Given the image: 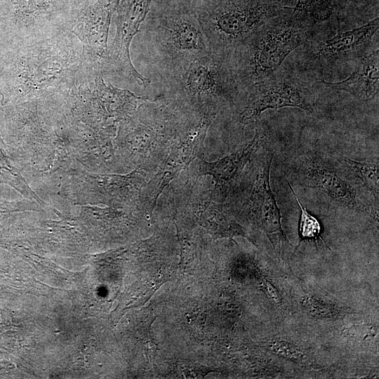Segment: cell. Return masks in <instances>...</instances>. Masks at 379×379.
Here are the masks:
<instances>
[{
  "mask_svg": "<svg viewBox=\"0 0 379 379\" xmlns=\"http://www.w3.org/2000/svg\"><path fill=\"white\" fill-rule=\"evenodd\" d=\"M142 25L151 61L162 81L211 53L192 3L187 0H152Z\"/></svg>",
  "mask_w": 379,
  "mask_h": 379,
  "instance_id": "cell-1",
  "label": "cell"
},
{
  "mask_svg": "<svg viewBox=\"0 0 379 379\" xmlns=\"http://www.w3.org/2000/svg\"><path fill=\"white\" fill-rule=\"evenodd\" d=\"M292 8L264 25L226 55L239 93L278 70L284 60L310 38L314 27L295 17Z\"/></svg>",
  "mask_w": 379,
  "mask_h": 379,
  "instance_id": "cell-2",
  "label": "cell"
},
{
  "mask_svg": "<svg viewBox=\"0 0 379 379\" xmlns=\"http://www.w3.org/2000/svg\"><path fill=\"white\" fill-rule=\"evenodd\" d=\"M192 7L211 52L222 55L292 8L282 0H192Z\"/></svg>",
  "mask_w": 379,
  "mask_h": 379,
  "instance_id": "cell-3",
  "label": "cell"
},
{
  "mask_svg": "<svg viewBox=\"0 0 379 379\" xmlns=\"http://www.w3.org/2000/svg\"><path fill=\"white\" fill-rule=\"evenodd\" d=\"M162 81L164 98L218 112L230 109L239 94L227 55L213 52L194 60L180 73Z\"/></svg>",
  "mask_w": 379,
  "mask_h": 379,
  "instance_id": "cell-4",
  "label": "cell"
},
{
  "mask_svg": "<svg viewBox=\"0 0 379 379\" xmlns=\"http://www.w3.org/2000/svg\"><path fill=\"white\" fill-rule=\"evenodd\" d=\"M314 103V86L280 67L266 79L239 93L230 109L231 124L241 132L258 121L260 114L267 109L296 107L311 113Z\"/></svg>",
  "mask_w": 379,
  "mask_h": 379,
  "instance_id": "cell-5",
  "label": "cell"
},
{
  "mask_svg": "<svg viewBox=\"0 0 379 379\" xmlns=\"http://www.w3.org/2000/svg\"><path fill=\"white\" fill-rule=\"evenodd\" d=\"M218 112L183 106L176 134L159 171L147 184V206L152 213L164 189L181 171L203 154L207 131Z\"/></svg>",
  "mask_w": 379,
  "mask_h": 379,
  "instance_id": "cell-6",
  "label": "cell"
},
{
  "mask_svg": "<svg viewBox=\"0 0 379 379\" xmlns=\"http://www.w3.org/2000/svg\"><path fill=\"white\" fill-rule=\"evenodd\" d=\"M152 2V0H119L114 13L116 33L104 65V69L114 70L144 87L148 86L151 81L134 67L130 56V46L133 38L140 32Z\"/></svg>",
  "mask_w": 379,
  "mask_h": 379,
  "instance_id": "cell-7",
  "label": "cell"
},
{
  "mask_svg": "<svg viewBox=\"0 0 379 379\" xmlns=\"http://www.w3.org/2000/svg\"><path fill=\"white\" fill-rule=\"evenodd\" d=\"M119 0H75L71 7L70 25L83 43L88 57L104 68L111 19Z\"/></svg>",
  "mask_w": 379,
  "mask_h": 379,
  "instance_id": "cell-8",
  "label": "cell"
},
{
  "mask_svg": "<svg viewBox=\"0 0 379 379\" xmlns=\"http://www.w3.org/2000/svg\"><path fill=\"white\" fill-rule=\"evenodd\" d=\"M295 174L303 185L319 189L340 205L363 212L378 221V209L359 201L352 185L343 179L319 154L311 152L300 157Z\"/></svg>",
  "mask_w": 379,
  "mask_h": 379,
  "instance_id": "cell-9",
  "label": "cell"
},
{
  "mask_svg": "<svg viewBox=\"0 0 379 379\" xmlns=\"http://www.w3.org/2000/svg\"><path fill=\"white\" fill-rule=\"evenodd\" d=\"M273 157L274 154L267 150L255 159L251 171L248 195L241 208L267 232L282 234L281 213L270 185Z\"/></svg>",
  "mask_w": 379,
  "mask_h": 379,
  "instance_id": "cell-10",
  "label": "cell"
},
{
  "mask_svg": "<svg viewBox=\"0 0 379 379\" xmlns=\"http://www.w3.org/2000/svg\"><path fill=\"white\" fill-rule=\"evenodd\" d=\"M267 140V131L262 125L256 124L253 138L239 149L215 161L201 159L196 178L211 175L214 182L213 197L225 199L235 187L246 166L253 159Z\"/></svg>",
  "mask_w": 379,
  "mask_h": 379,
  "instance_id": "cell-11",
  "label": "cell"
},
{
  "mask_svg": "<svg viewBox=\"0 0 379 379\" xmlns=\"http://www.w3.org/2000/svg\"><path fill=\"white\" fill-rule=\"evenodd\" d=\"M379 29L378 17L365 25L345 31H339L321 41L312 42L308 56L312 62H333L352 58H360Z\"/></svg>",
  "mask_w": 379,
  "mask_h": 379,
  "instance_id": "cell-12",
  "label": "cell"
},
{
  "mask_svg": "<svg viewBox=\"0 0 379 379\" xmlns=\"http://www.w3.org/2000/svg\"><path fill=\"white\" fill-rule=\"evenodd\" d=\"M378 49L368 51L357 62L353 72L345 79L335 83L319 81L327 88L350 93L362 101H368L378 94Z\"/></svg>",
  "mask_w": 379,
  "mask_h": 379,
  "instance_id": "cell-13",
  "label": "cell"
},
{
  "mask_svg": "<svg viewBox=\"0 0 379 379\" xmlns=\"http://www.w3.org/2000/svg\"><path fill=\"white\" fill-rule=\"evenodd\" d=\"M191 206L196 219L214 236L244 234L242 228L227 215L224 206L212 194L194 199Z\"/></svg>",
  "mask_w": 379,
  "mask_h": 379,
  "instance_id": "cell-14",
  "label": "cell"
},
{
  "mask_svg": "<svg viewBox=\"0 0 379 379\" xmlns=\"http://www.w3.org/2000/svg\"><path fill=\"white\" fill-rule=\"evenodd\" d=\"M96 96L104 113L117 119L134 113L142 104L153 100L149 97L137 96L128 90L106 84L101 77L95 79Z\"/></svg>",
  "mask_w": 379,
  "mask_h": 379,
  "instance_id": "cell-15",
  "label": "cell"
},
{
  "mask_svg": "<svg viewBox=\"0 0 379 379\" xmlns=\"http://www.w3.org/2000/svg\"><path fill=\"white\" fill-rule=\"evenodd\" d=\"M292 14L314 27L338 15V0H298Z\"/></svg>",
  "mask_w": 379,
  "mask_h": 379,
  "instance_id": "cell-16",
  "label": "cell"
},
{
  "mask_svg": "<svg viewBox=\"0 0 379 379\" xmlns=\"http://www.w3.org/2000/svg\"><path fill=\"white\" fill-rule=\"evenodd\" d=\"M338 162L357 178L372 194L375 200L379 199L378 164L358 161L345 156L335 157Z\"/></svg>",
  "mask_w": 379,
  "mask_h": 379,
  "instance_id": "cell-17",
  "label": "cell"
},
{
  "mask_svg": "<svg viewBox=\"0 0 379 379\" xmlns=\"http://www.w3.org/2000/svg\"><path fill=\"white\" fill-rule=\"evenodd\" d=\"M0 184H6L14 188L25 198L37 204L44 203L29 187L20 171L14 166L6 154L0 140Z\"/></svg>",
  "mask_w": 379,
  "mask_h": 379,
  "instance_id": "cell-18",
  "label": "cell"
},
{
  "mask_svg": "<svg viewBox=\"0 0 379 379\" xmlns=\"http://www.w3.org/2000/svg\"><path fill=\"white\" fill-rule=\"evenodd\" d=\"M291 192L293 194L296 202L300 209L299 234L301 239H318L321 237V225L319 220L307 210L306 206H302L299 199L293 191L291 185L287 181Z\"/></svg>",
  "mask_w": 379,
  "mask_h": 379,
  "instance_id": "cell-19",
  "label": "cell"
},
{
  "mask_svg": "<svg viewBox=\"0 0 379 379\" xmlns=\"http://www.w3.org/2000/svg\"><path fill=\"white\" fill-rule=\"evenodd\" d=\"M338 15L348 12H378V0H338Z\"/></svg>",
  "mask_w": 379,
  "mask_h": 379,
  "instance_id": "cell-20",
  "label": "cell"
},
{
  "mask_svg": "<svg viewBox=\"0 0 379 379\" xmlns=\"http://www.w3.org/2000/svg\"><path fill=\"white\" fill-rule=\"evenodd\" d=\"M35 205V203L33 201H8L1 199L0 200V220L13 212L26 210H35L33 208H36Z\"/></svg>",
  "mask_w": 379,
  "mask_h": 379,
  "instance_id": "cell-21",
  "label": "cell"
},
{
  "mask_svg": "<svg viewBox=\"0 0 379 379\" xmlns=\"http://www.w3.org/2000/svg\"><path fill=\"white\" fill-rule=\"evenodd\" d=\"M189 2L192 3V0H187Z\"/></svg>",
  "mask_w": 379,
  "mask_h": 379,
  "instance_id": "cell-22",
  "label": "cell"
}]
</instances>
